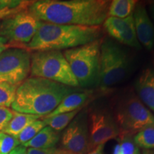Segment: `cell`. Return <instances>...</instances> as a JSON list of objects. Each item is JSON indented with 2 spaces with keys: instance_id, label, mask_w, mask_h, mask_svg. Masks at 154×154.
I'll list each match as a JSON object with an SVG mask.
<instances>
[{
  "instance_id": "1",
  "label": "cell",
  "mask_w": 154,
  "mask_h": 154,
  "mask_svg": "<svg viewBox=\"0 0 154 154\" xmlns=\"http://www.w3.org/2000/svg\"><path fill=\"white\" fill-rule=\"evenodd\" d=\"M109 0H38L28 7L41 22L62 25L101 26L108 17Z\"/></svg>"
},
{
  "instance_id": "2",
  "label": "cell",
  "mask_w": 154,
  "mask_h": 154,
  "mask_svg": "<svg viewBox=\"0 0 154 154\" xmlns=\"http://www.w3.org/2000/svg\"><path fill=\"white\" fill-rule=\"evenodd\" d=\"M40 77H28L17 87L11 109L17 112L44 117L69 94L82 91Z\"/></svg>"
},
{
  "instance_id": "3",
  "label": "cell",
  "mask_w": 154,
  "mask_h": 154,
  "mask_svg": "<svg viewBox=\"0 0 154 154\" xmlns=\"http://www.w3.org/2000/svg\"><path fill=\"white\" fill-rule=\"evenodd\" d=\"M101 26L62 25L41 22L26 49L30 52L73 49L101 38Z\"/></svg>"
},
{
  "instance_id": "4",
  "label": "cell",
  "mask_w": 154,
  "mask_h": 154,
  "mask_svg": "<svg viewBox=\"0 0 154 154\" xmlns=\"http://www.w3.org/2000/svg\"><path fill=\"white\" fill-rule=\"evenodd\" d=\"M131 67V57L124 46L110 37L102 38L97 86L100 90L106 91L126 80Z\"/></svg>"
},
{
  "instance_id": "5",
  "label": "cell",
  "mask_w": 154,
  "mask_h": 154,
  "mask_svg": "<svg viewBox=\"0 0 154 154\" xmlns=\"http://www.w3.org/2000/svg\"><path fill=\"white\" fill-rule=\"evenodd\" d=\"M102 38L80 47L63 51L79 86L89 90L98 86Z\"/></svg>"
},
{
  "instance_id": "6",
  "label": "cell",
  "mask_w": 154,
  "mask_h": 154,
  "mask_svg": "<svg viewBox=\"0 0 154 154\" xmlns=\"http://www.w3.org/2000/svg\"><path fill=\"white\" fill-rule=\"evenodd\" d=\"M113 113L120 131L119 137L133 136L154 125V114L134 91L127 92L119 97Z\"/></svg>"
},
{
  "instance_id": "7",
  "label": "cell",
  "mask_w": 154,
  "mask_h": 154,
  "mask_svg": "<svg viewBox=\"0 0 154 154\" xmlns=\"http://www.w3.org/2000/svg\"><path fill=\"white\" fill-rule=\"evenodd\" d=\"M30 76L40 77L71 87L80 88L62 51L31 52Z\"/></svg>"
},
{
  "instance_id": "8",
  "label": "cell",
  "mask_w": 154,
  "mask_h": 154,
  "mask_svg": "<svg viewBox=\"0 0 154 154\" xmlns=\"http://www.w3.org/2000/svg\"><path fill=\"white\" fill-rule=\"evenodd\" d=\"M40 23L41 21L27 9L19 11L0 19V36L7 40L12 48L26 49L37 32Z\"/></svg>"
},
{
  "instance_id": "9",
  "label": "cell",
  "mask_w": 154,
  "mask_h": 154,
  "mask_svg": "<svg viewBox=\"0 0 154 154\" xmlns=\"http://www.w3.org/2000/svg\"><path fill=\"white\" fill-rule=\"evenodd\" d=\"M90 151L109 140L118 138L120 131L113 111L103 106L87 109Z\"/></svg>"
},
{
  "instance_id": "10",
  "label": "cell",
  "mask_w": 154,
  "mask_h": 154,
  "mask_svg": "<svg viewBox=\"0 0 154 154\" xmlns=\"http://www.w3.org/2000/svg\"><path fill=\"white\" fill-rule=\"evenodd\" d=\"M31 52L22 48H9L0 55V83L19 86L28 78Z\"/></svg>"
},
{
  "instance_id": "11",
  "label": "cell",
  "mask_w": 154,
  "mask_h": 154,
  "mask_svg": "<svg viewBox=\"0 0 154 154\" xmlns=\"http://www.w3.org/2000/svg\"><path fill=\"white\" fill-rule=\"evenodd\" d=\"M60 149L72 154L90 152L87 109H83L65 128L60 138Z\"/></svg>"
},
{
  "instance_id": "12",
  "label": "cell",
  "mask_w": 154,
  "mask_h": 154,
  "mask_svg": "<svg viewBox=\"0 0 154 154\" xmlns=\"http://www.w3.org/2000/svg\"><path fill=\"white\" fill-rule=\"evenodd\" d=\"M103 26L109 37L121 45L138 50L142 49L136 36L133 15L124 19L108 17Z\"/></svg>"
},
{
  "instance_id": "13",
  "label": "cell",
  "mask_w": 154,
  "mask_h": 154,
  "mask_svg": "<svg viewBox=\"0 0 154 154\" xmlns=\"http://www.w3.org/2000/svg\"><path fill=\"white\" fill-rule=\"evenodd\" d=\"M133 17L138 41L141 47L149 51L152 50L154 48V26L143 5H136Z\"/></svg>"
},
{
  "instance_id": "14",
  "label": "cell",
  "mask_w": 154,
  "mask_h": 154,
  "mask_svg": "<svg viewBox=\"0 0 154 154\" xmlns=\"http://www.w3.org/2000/svg\"><path fill=\"white\" fill-rule=\"evenodd\" d=\"M136 95L150 111L154 113V71L146 69L135 82Z\"/></svg>"
},
{
  "instance_id": "15",
  "label": "cell",
  "mask_w": 154,
  "mask_h": 154,
  "mask_svg": "<svg viewBox=\"0 0 154 154\" xmlns=\"http://www.w3.org/2000/svg\"><path fill=\"white\" fill-rule=\"evenodd\" d=\"M94 91L92 89H84L82 91H76L66 96L59 106L56 108L52 112L42 118H50L54 116L68 113L73 111L79 108L84 107L87 103L88 99L93 95Z\"/></svg>"
},
{
  "instance_id": "16",
  "label": "cell",
  "mask_w": 154,
  "mask_h": 154,
  "mask_svg": "<svg viewBox=\"0 0 154 154\" xmlns=\"http://www.w3.org/2000/svg\"><path fill=\"white\" fill-rule=\"evenodd\" d=\"M61 136L59 132L56 131L51 127L46 126L34 137L23 144L24 147L34 149H50L56 147L60 140Z\"/></svg>"
},
{
  "instance_id": "17",
  "label": "cell",
  "mask_w": 154,
  "mask_h": 154,
  "mask_svg": "<svg viewBox=\"0 0 154 154\" xmlns=\"http://www.w3.org/2000/svg\"><path fill=\"white\" fill-rule=\"evenodd\" d=\"M41 118L42 117L38 116L22 113L13 111L12 118L6 126V128L3 130V132L14 137H17L18 135L28 125Z\"/></svg>"
},
{
  "instance_id": "18",
  "label": "cell",
  "mask_w": 154,
  "mask_h": 154,
  "mask_svg": "<svg viewBox=\"0 0 154 154\" xmlns=\"http://www.w3.org/2000/svg\"><path fill=\"white\" fill-rule=\"evenodd\" d=\"M136 0H113L111 1L108 10V17L124 19L133 15L136 6Z\"/></svg>"
},
{
  "instance_id": "19",
  "label": "cell",
  "mask_w": 154,
  "mask_h": 154,
  "mask_svg": "<svg viewBox=\"0 0 154 154\" xmlns=\"http://www.w3.org/2000/svg\"><path fill=\"white\" fill-rule=\"evenodd\" d=\"M83 109V107L79 108L71 112L61 113L50 118H41L44 121L46 126L53 128L57 132H60L66 128L69 124L72 122L76 116Z\"/></svg>"
},
{
  "instance_id": "20",
  "label": "cell",
  "mask_w": 154,
  "mask_h": 154,
  "mask_svg": "<svg viewBox=\"0 0 154 154\" xmlns=\"http://www.w3.org/2000/svg\"><path fill=\"white\" fill-rule=\"evenodd\" d=\"M134 141L138 148L154 150V125L144 128L135 135Z\"/></svg>"
},
{
  "instance_id": "21",
  "label": "cell",
  "mask_w": 154,
  "mask_h": 154,
  "mask_svg": "<svg viewBox=\"0 0 154 154\" xmlns=\"http://www.w3.org/2000/svg\"><path fill=\"white\" fill-rule=\"evenodd\" d=\"M119 142L113 149V154H141L134 141L133 136L119 137Z\"/></svg>"
},
{
  "instance_id": "22",
  "label": "cell",
  "mask_w": 154,
  "mask_h": 154,
  "mask_svg": "<svg viewBox=\"0 0 154 154\" xmlns=\"http://www.w3.org/2000/svg\"><path fill=\"white\" fill-rule=\"evenodd\" d=\"M45 126V123L42 119L36 120L32 124L28 125L17 137L19 143L23 145V144L27 143L28 141L32 140L40 131L43 129Z\"/></svg>"
},
{
  "instance_id": "23",
  "label": "cell",
  "mask_w": 154,
  "mask_h": 154,
  "mask_svg": "<svg viewBox=\"0 0 154 154\" xmlns=\"http://www.w3.org/2000/svg\"><path fill=\"white\" fill-rule=\"evenodd\" d=\"M18 86L0 83V106L11 107L14 101Z\"/></svg>"
},
{
  "instance_id": "24",
  "label": "cell",
  "mask_w": 154,
  "mask_h": 154,
  "mask_svg": "<svg viewBox=\"0 0 154 154\" xmlns=\"http://www.w3.org/2000/svg\"><path fill=\"white\" fill-rule=\"evenodd\" d=\"M19 145L17 137L3 131L0 132V154H9Z\"/></svg>"
},
{
  "instance_id": "25",
  "label": "cell",
  "mask_w": 154,
  "mask_h": 154,
  "mask_svg": "<svg viewBox=\"0 0 154 154\" xmlns=\"http://www.w3.org/2000/svg\"><path fill=\"white\" fill-rule=\"evenodd\" d=\"M13 116V111L7 107L0 106V132L3 131Z\"/></svg>"
},
{
  "instance_id": "26",
  "label": "cell",
  "mask_w": 154,
  "mask_h": 154,
  "mask_svg": "<svg viewBox=\"0 0 154 154\" xmlns=\"http://www.w3.org/2000/svg\"><path fill=\"white\" fill-rule=\"evenodd\" d=\"M61 152L60 149L57 147L50 148V149H34V148H27L26 153L27 154H59Z\"/></svg>"
},
{
  "instance_id": "27",
  "label": "cell",
  "mask_w": 154,
  "mask_h": 154,
  "mask_svg": "<svg viewBox=\"0 0 154 154\" xmlns=\"http://www.w3.org/2000/svg\"><path fill=\"white\" fill-rule=\"evenodd\" d=\"M9 48H12L10 44H8V42H7V40H5V38L2 36H0V55L1 54L4 52L5 50L7 49H9Z\"/></svg>"
},
{
  "instance_id": "28",
  "label": "cell",
  "mask_w": 154,
  "mask_h": 154,
  "mask_svg": "<svg viewBox=\"0 0 154 154\" xmlns=\"http://www.w3.org/2000/svg\"><path fill=\"white\" fill-rule=\"evenodd\" d=\"M9 154H27V153H26V148L22 145L19 146L15 148Z\"/></svg>"
},
{
  "instance_id": "29",
  "label": "cell",
  "mask_w": 154,
  "mask_h": 154,
  "mask_svg": "<svg viewBox=\"0 0 154 154\" xmlns=\"http://www.w3.org/2000/svg\"><path fill=\"white\" fill-rule=\"evenodd\" d=\"M103 148H104V145H103V144L99 145L86 154H103Z\"/></svg>"
},
{
  "instance_id": "30",
  "label": "cell",
  "mask_w": 154,
  "mask_h": 154,
  "mask_svg": "<svg viewBox=\"0 0 154 154\" xmlns=\"http://www.w3.org/2000/svg\"><path fill=\"white\" fill-rule=\"evenodd\" d=\"M141 154H154V150H146L143 149Z\"/></svg>"
},
{
  "instance_id": "31",
  "label": "cell",
  "mask_w": 154,
  "mask_h": 154,
  "mask_svg": "<svg viewBox=\"0 0 154 154\" xmlns=\"http://www.w3.org/2000/svg\"><path fill=\"white\" fill-rule=\"evenodd\" d=\"M151 11H152V14H153V17L154 18V2L152 4V6H151Z\"/></svg>"
},
{
  "instance_id": "32",
  "label": "cell",
  "mask_w": 154,
  "mask_h": 154,
  "mask_svg": "<svg viewBox=\"0 0 154 154\" xmlns=\"http://www.w3.org/2000/svg\"><path fill=\"white\" fill-rule=\"evenodd\" d=\"M59 154H72V153H67V152H66V151H62V150H61V152Z\"/></svg>"
}]
</instances>
